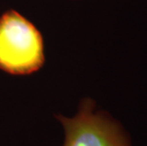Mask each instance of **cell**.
<instances>
[{
	"label": "cell",
	"mask_w": 147,
	"mask_h": 146,
	"mask_svg": "<svg viewBox=\"0 0 147 146\" xmlns=\"http://www.w3.org/2000/svg\"><path fill=\"white\" fill-rule=\"evenodd\" d=\"M46 62L40 30L15 10L0 16V70L14 76L30 75Z\"/></svg>",
	"instance_id": "obj_1"
},
{
	"label": "cell",
	"mask_w": 147,
	"mask_h": 146,
	"mask_svg": "<svg viewBox=\"0 0 147 146\" xmlns=\"http://www.w3.org/2000/svg\"><path fill=\"white\" fill-rule=\"evenodd\" d=\"M92 99L81 101L72 118L55 115L64 127V146H131L123 126L104 111H95Z\"/></svg>",
	"instance_id": "obj_2"
}]
</instances>
